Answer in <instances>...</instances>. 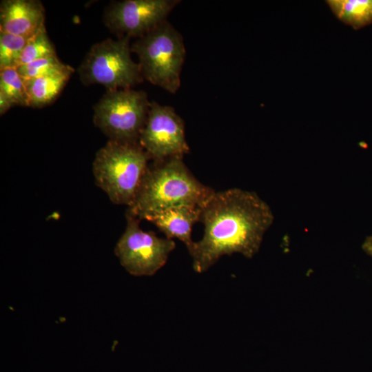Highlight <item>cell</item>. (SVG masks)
<instances>
[{
  "label": "cell",
  "mask_w": 372,
  "mask_h": 372,
  "mask_svg": "<svg viewBox=\"0 0 372 372\" xmlns=\"http://www.w3.org/2000/svg\"><path fill=\"white\" fill-rule=\"evenodd\" d=\"M273 219L269 206L255 192L238 188L214 192L200 207L203 236L189 251L194 271H206L225 255L253 257Z\"/></svg>",
  "instance_id": "6da1fadb"
},
{
  "label": "cell",
  "mask_w": 372,
  "mask_h": 372,
  "mask_svg": "<svg viewBox=\"0 0 372 372\" xmlns=\"http://www.w3.org/2000/svg\"><path fill=\"white\" fill-rule=\"evenodd\" d=\"M183 158L174 156L149 164L126 213L143 220L175 206L201 207L215 191L194 176Z\"/></svg>",
  "instance_id": "7a4b0ae2"
},
{
  "label": "cell",
  "mask_w": 372,
  "mask_h": 372,
  "mask_svg": "<svg viewBox=\"0 0 372 372\" xmlns=\"http://www.w3.org/2000/svg\"><path fill=\"white\" fill-rule=\"evenodd\" d=\"M149 161L138 143L109 140L92 163L96 185L112 203L128 207L136 196Z\"/></svg>",
  "instance_id": "3957f363"
},
{
  "label": "cell",
  "mask_w": 372,
  "mask_h": 372,
  "mask_svg": "<svg viewBox=\"0 0 372 372\" xmlns=\"http://www.w3.org/2000/svg\"><path fill=\"white\" fill-rule=\"evenodd\" d=\"M131 49L144 79L171 94L178 90L186 50L181 34L168 21L136 39Z\"/></svg>",
  "instance_id": "277c9868"
},
{
  "label": "cell",
  "mask_w": 372,
  "mask_h": 372,
  "mask_svg": "<svg viewBox=\"0 0 372 372\" xmlns=\"http://www.w3.org/2000/svg\"><path fill=\"white\" fill-rule=\"evenodd\" d=\"M130 39H107L92 46L78 69L85 85L99 84L107 90L132 88L141 83L140 66L132 57Z\"/></svg>",
  "instance_id": "5b68a950"
},
{
  "label": "cell",
  "mask_w": 372,
  "mask_h": 372,
  "mask_svg": "<svg viewBox=\"0 0 372 372\" xmlns=\"http://www.w3.org/2000/svg\"><path fill=\"white\" fill-rule=\"evenodd\" d=\"M150 101L143 90H107L94 107L93 121L109 140L138 143Z\"/></svg>",
  "instance_id": "8992f818"
},
{
  "label": "cell",
  "mask_w": 372,
  "mask_h": 372,
  "mask_svg": "<svg viewBox=\"0 0 372 372\" xmlns=\"http://www.w3.org/2000/svg\"><path fill=\"white\" fill-rule=\"evenodd\" d=\"M125 217L126 227L115 246L114 254L130 274L153 276L165 265L176 243L172 239L143 231L138 218L127 213Z\"/></svg>",
  "instance_id": "52a82bcc"
},
{
  "label": "cell",
  "mask_w": 372,
  "mask_h": 372,
  "mask_svg": "<svg viewBox=\"0 0 372 372\" xmlns=\"http://www.w3.org/2000/svg\"><path fill=\"white\" fill-rule=\"evenodd\" d=\"M138 143L153 162L189 152L183 120L174 107L156 101H150Z\"/></svg>",
  "instance_id": "ba28073f"
},
{
  "label": "cell",
  "mask_w": 372,
  "mask_h": 372,
  "mask_svg": "<svg viewBox=\"0 0 372 372\" xmlns=\"http://www.w3.org/2000/svg\"><path fill=\"white\" fill-rule=\"evenodd\" d=\"M179 0H124L113 1L106 8L104 23L118 38H139L167 17Z\"/></svg>",
  "instance_id": "9c48e42d"
},
{
  "label": "cell",
  "mask_w": 372,
  "mask_h": 372,
  "mask_svg": "<svg viewBox=\"0 0 372 372\" xmlns=\"http://www.w3.org/2000/svg\"><path fill=\"white\" fill-rule=\"evenodd\" d=\"M45 9L37 0H3L0 32L30 38L45 28Z\"/></svg>",
  "instance_id": "30bf717a"
},
{
  "label": "cell",
  "mask_w": 372,
  "mask_h": 372,
  "mask_svg": "<svg viewBox=\"0 0 372 372\" xmlns=\"http://www.w3.org/2000/svg\"><path fill=\"white\" fill-rule=\"evenodd\" d=\"M200 207L178 205L147 216L144 220L156 225L165 238L182 241L189 251L194 242L192 239L194 225L199 222Z\"/></svg>",
  "instance_id": "8fae6325"
},
{
  "label": "cell",
  "mask_w": 372,
  "mask_h": 372,
  "mask_svg": "<svg viewBox=\"0 0 372 372\" xmlns=\"http://www.w3.org/2000/svg\"><path fill=\"white\" fill-rule=\"evenodd\" d=\"M74 70L53 75L24 80L29 107L41 108L52 103L59 95Z\"/></svg>",
  "instance_id": "7c38bea8"
},
{
  "label": "cell",
  "mask_w": 372,
  "mask_h": 372,
  "mask_svg": "<svg viewBox=\"0 0 372 372\" xmlns=\"http://www.w3.org/2000/svg\"><path fill=\"white\" fill-rule=\"evenodd\" d=\"M334 15L358 30L372 22V0H327Z\"/></svg>",
  "instance_id": "4fadbf2b"
},
{
  "label": "cell",
  "mask_w": 372,
  "mask_h": 372,
  "mask_svg": "<svg viewBox=\"0 0 372 372\" xmlns=\"http://www.w3.org/2000/svg\"><path fill=\"white\" fill-rule=\"evenodd\" d=\"M0 93L14 105L29 107V99L24 80L17 68L0 70Z\"/></svg>",
  "instance_id": "5bb4252c"
},
{
  "label": "cell",
  "mask_w": 372,
  "mask_h": 372,
  "mask_svg": "<svg viewBox=\"0 0 372 372\" xmlns=\"http://www.w3.org/2000/svg\"><path fill=\"white\" fill-rule=\"evenodd\" d=\"M72 70L74 69L62 63L57 55L41 59L17 68L18 73L23 80L53 75Z\"/></svg>",
  "instance_id": "9a60e30c"
},
{
  "label": "cell",
  "mask_w": 372,
  "mask_h": 372,
  "mask_svg": "<svg viewBox=\"0 0 372 372\" xmlns=\"http://www.w3.org/2000/svg\"><path fill=\"white\" fill-rule=\"evenodd\" d=\"M29 39L0 32V70L17 68L19 65L22 52Z\"/></svg>",
  "instance_id": "2e32d148"
},
{
  "label": "cell",
  "mask_w": 372,
  "mask_h": 372,
  "mask_svg": "<svg viewBox=\"0 0 372 372\" xmlns=\"http://www.w3.org/2000/svg\"><path fill=\"white\" fill-rule=\"evenodd\" d=\"M54 55H56L55 48L45 27L28 39L22 52L19 65Z\"/></svg>",
  "instance_id": "e0dca14e"
},
{
  "label": "cell",
  "mask_w": 372,
  "mask_h": 372,
  "mask_svg": "<svg viewBox=\"0 0 372 372\" xmlns=\"http://www.w3.org/2000/svg\"><path fill=\"white\" fill-rule=\"evenodd\" d=\"M12 106L8 99L0 93V114H4Z\"/></svg>",
  "instance_id": "ac0fdd59"
},
{
  "label": "cell",
  "mask_w": 372,
  "mask_h": 372,
  "mask_svg": "<svg viewBox=\"0 0 372 372\" xmlns=\"http://www.w3.org/2000/svg\"><path fill=\"white\" fill-rule=\"evenodd\" d=\"M363 250L372 257V235L368 236L362 245Z\"/></svg>",
  "instance_id": "d6986e66"
}]
</instances>
